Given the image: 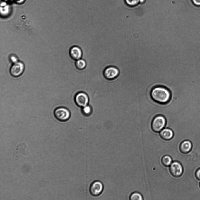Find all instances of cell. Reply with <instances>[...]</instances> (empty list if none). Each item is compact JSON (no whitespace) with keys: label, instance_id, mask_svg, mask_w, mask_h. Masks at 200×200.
Returning a JSON list of instances; mask_svg holds the SVG:
<instances>
[{"label":"cell","instance_id":"16","mask_svg":"<svg viewBox=\"0 0 200 200\" xmlns=\"http://www.w3.org/2000/svg\"><path fill=\"white\" fill-rule=\"evenodd\" d=\"M125 1L128 5L131 6L136 5L139 2V0H125Z\"/></svg>","mask_w":200,"mask_h":200},{"label":"cell","instance_id":"20","mask_svg":"<svg viewBox=\"0 0 200 200\" xmlns=\"http://www.w3.org/2000/svg\"><path fill=\"white\" fill-rule=\"evenodd\" d=\"M144 0H139V2L141 3H143L144 2Z\"/></svg>","mask_w":200,"mask_h":200},{"label":"cell","instance_id":"21","mask_svg":"<svg viewBox=\"0 0 200 200\" xmlns=\"http://www.w3.org/2000/svg\"><path fill=\"white\" fill-rule=\"evenodd\" d=\"M199 187L200 188V182L199 184Z\"/></svg>","mask_w":200,"mask_h":200},{"label":"cell","instance_id":"2","mask_svg":"<svg viewBox=\"0 0 200 200\" xmlns=\"http://www.w3.org/2000/svg\"><path fill=\"white\" fill-rule=\"evenodd\" d=\"M54 114L57 119L61 122L68 120L71 115L68 109L63 107H59L55 108L54 111Z\"/></svg>","mask_w":200,"mask_h":200},{"label":"cell","instance_id":"6","mask_svg":"<svg viewBox=\"0 0 200 200\" xmlns=\"http://www.w3.org/2000/svg\"><path fill=\"white\" fill-rule=\"evenodd\" d=\"M170 172L171 175L175 177H178L182 175L183 169L182 164L177 161L172 163L170 165Z\"/></svg>","mask_w":200,"mask_h":200},{"label":"cell","instance_id":"18","mask_svg":"<svg viewBox=\"0 0 200 200\" xmlns=\"http://www.w3.org/2000/svg\"><path fill=\"white\" fill-rule=\"evenodd\" d=\"M195 175L196 178L198 180H200V168L196 170Z\"/></svg>","mask_w":200,"mask_h":200},{"label":"cell","instance_id":"15","mask_svg":"<svg viewBox=\"0 0 200 200\" xmlns=\"http://www.w3.org/2000/svg\"><path fill=\"white\" fill-rule=\"evenodd\" d=\"M92 109L91 107L88 105L82 107V112L85 116H89L91 114Z\"/></svg>","mask_w":200,"mask_h":200},{"label":"cell","instance_id":"7","mask_svg":"<svg viewBox=\"0 0 200 200\" xmlns=\"http://www.w3.org/2000/svg\"><path fill=\"white\" fill-rule=\"evenodd\" d=\"M103 74L106 79L108 80H112L118 76L119 74V71L117 68L110 66L104 69Z\"/></svg>","mask_w":200,"mask_h":200},{"label":"cell","instance_id":"14","mask_svg":"<svg viewBox=\"0 0 200 200\" xmlns=\"http://www.w3.org/2000/svg\"><path fill=\"white\" fill-rule=\"evenodd\" d=\"M143 199L142 195L137 192L132 193L129 197V199L131 200H142Z\"/></svg>","mask_w":200,"mask_h":200},{"label":"cell","instance_id":"10","mask_svg":"<svg viewBox=\"0 0 200 200\" xmlns=\"http://www.w3.org/2000/svg\"><path fill=\"white\" fill-rule=\"evenodd\" d=\"M69 54L72 59L77 60L81 59L82 56V52L79 47L77 46H73L70 48Z\"/></svg>","mask_w":200,"mask_h":200},{"label":"cell","instance_id":"11","mask_svg":"<svg viewBox=\"0 0 200 200\" xmlns=\"http://www.w3.org/2000/svg\"><path fill=\"white\" fill-rule=\"evenodd\" d=\"M192 144L191 141L188 140L182 141L179 146L180 151L184 154H187L191 150Z\"/></svg>","mask_w":200,"mask_h":200},{"label":"cell","instance_id":"9","mask_svg":"<svg viewBox=\"0 0 200 200\" xmlns=\"http://www.w3.org/2000/svg\"><path fill=\"white\" fill-rule=\"evenodd\" d=\"M161 138L165 141H169L173 139L174 133L170 129L165 127L159 132Z\"/></svg>","mask_w":200,"mask_h":200},{"label":"cell","instance_id":"1","mask_svg":"<svg viewBox=\"0 0 200 200\" xmlns=\"http://www.w3.org/2000/svg\"><path fill=\"white\" fill-rule=\"evenodd\" d=\"M152 99L156 102L162 104H167L171 98V93L167 88L158 86L154 87L151 92Z\"/></svg>","mask_w":200,"mask_h":200},{"label":"cell","instance_id":"19","mask_svg":"<svg viewBox=\"0 0 200 200\" xmlns=\"http://www.w3.org/2000/svg\"><path fill=\"white\" fill-rule=\"evenodd\" d=\"M193 3L196 5L200 6V0H192Z\"/></svg>","mask_w":200,"mask_h":200},{"label":"cell","instance_id":"5","mask_svg":"<svg viewBox=\"0 0 200 200\" xmlns=\"http://www.w3.org/2000/svg\"><path fill=\"white\" fill-rule=\"evenodd\" d=\"M104 186L102 183L99 180L93 182L89 187L90 194L93 196H97L100 195L102 192Z\"/></svg>","mask_w":200,"mask_h":200},{"label":"cell","instance_id":"3","mask_svg":"<svg viewBox=\"0 0 200 200\" xmlns=\"http://www.w3.org/2000/svg\"><path fill=\"white\" fill-rule=\"evenodd\" d=\"M166 120L163 115H159L156 116L153 119L151 123V128L155 132H159L165 127Z\"/></svg>","mask_w":200,"mask_h":200},{"label":"cell","instance_id":"4","mask_svg":"<svg viewBox=\"0 0 200 200\" xmlns=\"http://www.w3.org/2000/svg\"><path fill=\"white\" fill-rule=\"evenodd\" d=\"M24 65L21 61H17L14 63L10 69L11 75L14 77L20 76L23 73L24 70Z\"/></svg>","mask_w":200,"mask_h":200},{"label":"cell","instance_id":"17","mask_svg":"<svg viewBox=\"0 0 200 200\" xmlns=\"http://www.w3.org/2000/svg\"><path fill=\"white\" fill-rule=\"evenodd\" d=\"M10 60L11 61L14 63L18 61L17 57L13 55L11 56L10 57Z\"/></svg>","mask_w":200,"mask_h":200},{"label":"cell","instance_id":"13","mask_svg":"<svg viewBox=\"0 0 200 200\" xmlns=\"http://www.w3.org/2000/svg\"><path fill=\"white\" fill-rule=\"evenodd\" d=\"M75 65L76 68L79 70H82L84 69L86 65V61L80 59L76 60Z\"/></svg>","mask_w":200,"mask_h":200},{"label":"cell","instance_id":"8","mask_svg":"<svg viewBox=\"0 0 200 200\" xmlns=\"http://www.w3.org/2000/svg\"><path fill=\"white\" fill-rule=\"evenodd\" d=\"M74 99L77 105L82 108L88 105L89 101L88 96L86 94L83 92L77 93Z\"/></svg>","mask_w":200,"mask_h":200},{"label":"cell","instance_id":"12","mask_svg":"<svg viewBox=\"0 0 200 200\" xmlns=\"http://www.w3.org/2000/svg\"><path fill=\"white\" fill-rule=\"evenodd\" d=\"M172 159L171 157L168 155L163 156L161 159L162 165L165 167L170 166L172 163Z\"/></svg>","mask_w":200,"mask_h":200}]
</instances>
